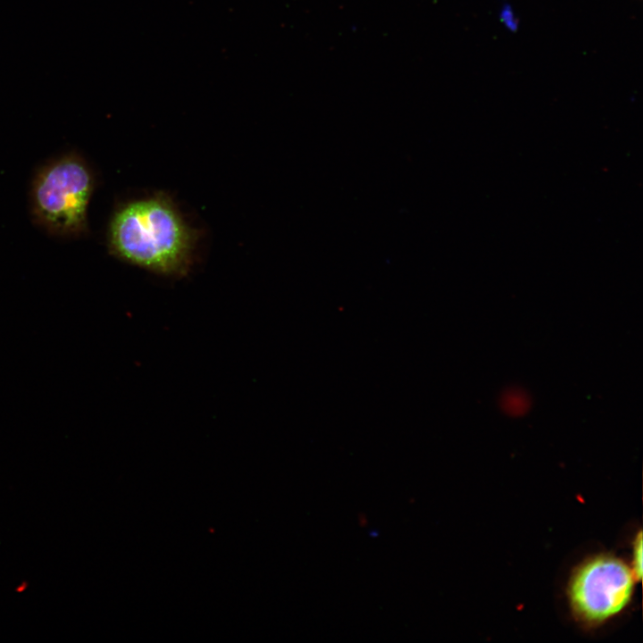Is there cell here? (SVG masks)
Masks as SVG:
<instances>
[{
	"mask_svg": "<svg viewBox=\"0 0 643 643\" xmlns=\"http://www.w3.org/2000/svg\"><path fill=\"white\" fill-rule=\"evenodd\" d=\"M95 178L88 163L70 153L42 167L31 188V213L38 225L58 237L88 230V208Z\"/></svg>",
	"mask_w": 643,
	"mask_h": 643,
	"instance_id": "cell-2",
	"label": "cell"
},
{
	"mask_svg": "<svg viewBox=\"0 0 643 643\" xmlns=\"http://www.w3.org/2000/svg\"><path fill=\"white\" fill-rule=\"evenodd\" d=\"M197 238L196 230L165 193L121 205L111 218L107 234L113 255L170 277L190 271Z\"/></svg>",
	"mask_w": 643,
	"mask_h": 643,
	"instance_id": "cell-1",
	"label": "cell"
},
{
	"mask_svg": "<svg viewBox=\"0 0 643 643\" xmlns=\"http://www.w3.org/2000/svg\"><path fill=\"white\" fill-rule=\"evenodd\" d=\"M500 407L510 416H522L530 407V398L527 392L520 388H507L500 397Z\"/></svg>",
	"mask_w": 643,
	"mask_h": 643,
	"instance_id": "cell-4",
	"label": "cell"
},
{
	"mask_svg": "<svg viewBox=\"0 0 643 643\" xmlns=\"http://www.w3.org/2000/svg\"><path fill=\"white\" fill-rule=\"evenodd\" d=\"M633 568L631 569L635 579L640 580L642 575V537L641 533L636 538L633 548Z\"/></svg>",
	"mask_w": 643,
	"mask_h": 643,
	"instance_id": "cell-5",
	"label": "cell"
},
{
	"mask_svg": "<svg viewBox=\"0 0 643 643\" xmlns=\"http://www.w3.org/2000/svg\"><path fill=\"white\" fill-rule=\"evenodd\" d=\"M635 576L621 559L600 555L582 564L569 584L574 614L589 623H600L620 614L630 601Z\"/></svg>",
	"mask_w": 643,
	"mask_h": 643,
	"instance_id": "cell-3",
	"label": "cell"
}]
</instances>
